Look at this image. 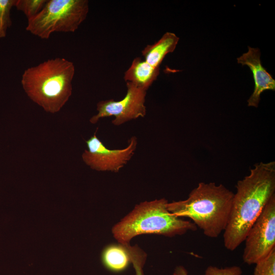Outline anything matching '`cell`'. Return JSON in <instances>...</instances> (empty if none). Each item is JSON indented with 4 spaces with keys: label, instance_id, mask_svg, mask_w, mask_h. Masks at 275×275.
Segmentation results:
<instances>
[{
    "label": "cell",
    "instance_id": "6da1fadb",
    "mask_svg": "<svg viewBox=\"0 0 275 275\" xmlns=\"http://www.w3.org/2000/svg\"><path fill=\"white\" fill-rule=\"evenodd\" d=\"M228 223L224 231L225 247L236 250L254 222L275 196V162H260L236 185Z\"/></svg>",
    "mask_w": 275,
    "mask_h": 275
},
{
    "label": "cell",
    "instance_id": "7a4b0ae2",
    "mask_svg": "<svg viewBox=\"0 0 275 275\" xmlns=\"http://www.w3.org/2000/svg\"><path fill=\"white\" fill-rule=\"evenodd\" d=\"M233 196L223 184L200 182L186 199L168 202L167 207L175 216L190 218L205 236L214 238L227 227Z\"/></svg>",
    "mask_w": 275,
    "mask_h": 275
},
{
    "label": "cell",
    "instance_id": "3957f363",
    "mask_svg": "<svg viewBox=\"0 0 275 275\" xmlns=\"http://www.w3.org/2000/svg\"><path fill=\"white\" fill-rule=\"evenodd\" d=\"M75 74L73 63L65 59H50L26 69L21 84L28 96L45 111H60L71 96Z\"/></svg>",
    "mask_w": 275,
    "mask_h": 275
},
{
    "label": "cell",
    "instance_id": "277c9868",
    "mask_svg": "<svg viewBox=\"0 0 275 275\" xmlns=\"http://www.w3.org/2000/svg\"><path fill=\"white\" fill-rule=\"evenodd\" d=\"M164 198L145 201L133 209L112 228L113 237L119 243L125 245L134 237L152 234L172 237L197 230L196 225L171 213L167 209Z\"/></svg>",
    "mask_w": 275,
    "mask_h": 275
},
{
    "label": "cell",
    "instance_id": "5b68a950",
    "mask_svg": "<svg viewBox=\"0 0 275 275\" xmlns=\"http://www.w3.org/2000/svg\"><path fill=\"white\" fill-rule=\"evenodd\" d=\"M87 0H47L42 10L28 20L26 30L42 39L54 32H74L86 19Z\"/></svg>",
    "mask_w": 275,
    "mask_h": 275
},
{
    "label": "cell",
    "instance_id": "8992f818",
    "mask_svg": "<svg viewBox=\"0 0 275 275\" xmlns=\"http://www.w3.org/2000/svg\"><path fill=\"white\" fill-rule=\"evenodd\" d=\"M244 241L242 259L248 265L256 264L275 250V196L252 225Z\"/></svg>",
    "mask_w": 275,
    "mask_h": 275
},
{
    "label": "cell",
    "instance_id": "52a82bcc",
    "mask_svg": "<svg viewBox=\"0 0 275 275\" xmlns=\"http://www.w3.org/2000/svg\"><path fill=\"white\" fill-rule=\"evenodd\" d=\"M126 94L121 100L108 99L97 103L98 113L90 118L91 123L95 124L101 118L113 116V124L119 126L146 115L145 103L147 91L130 82H126Z\"/></svg>",
    "mask_w": 275,
    "mask_h": 275
},
{
    "label": "cell",
    "instance_id": "ba28073f",
    "mask_svg": "<svg viewBox=\"0 0 275 275\" xmlns=\"http://www.w3.org/2000/svg\"><path fill=\"white\" fill-rule=\"evenodd\" d=\"M88 147L82 154L84 162L91 169L101 172H119L134 155L138 140L132 136L122 149L106 148L96 135V131L86 141Z\"/></svg>",
    "mask_w": 275,
    "mask_h": 275
},
{
    "label": "cell",
    "instance_id": "9c48e42d",
    "mask_svg": "<svg viewBox=\"0 0 275 275\" xmlns=\"http://www.w3.org/2000/svg\"><path fill=\"white\" fill-rule=\"evenodd\" d=\"M237 63L248 66L253 73L254 90L248 103L249 106L257 107L261 94L264 91H274L275 80L262 65L258 48L249 46L248 52L237 58Z\"/></svg>",
    "mask_w": 275,
    "mask_h": 275
},
{
    "label": "cell",
    "instance_id": "30bf717a",
    "mask_svg": "<svg viewBox=\"0 0 275 275\" xmlns=\"http://www.w3.org/2000/svg\"><path fill=\"white\" fill-rule=\"evenodd\" d=\"M159 68H155L140 57L134 59L125 71L124 79L142 90L147 91L157 79Z\"/></svg>",
    "mask_w": 275,
    "mask_h": 275
},
{
    "label": "cell",
    "instance_id": "8fae6325",
    "mask_svg": "<svg viewBox=\"0 0 275 275\" xmlns=\"http://www.w3.org/2000/svg\"><path fill=\"white\" fill-rule=\"evenodd\" d=\"M179 40L174 33H166L157 42L144 48L142 51L144 59L152 66L159 68L166 55L174 51Z\"/></svg>",
    "mask_w": 275,
    "mask_h": 275
},
{
    "label": "cell",
    "instance_id": "7c38bea8",
    "mask_svg": "<svg viewBox=\"0 0 275 275\" xmlns=\"http://www.w3.org/2000/svg\"><path fill=\"white\" fill-rule=\"evenodd\" d=\"M104 265L113 271H121L127 268L131 260L126 245L119 243L108 245L103 251Z\"/></svg>",
    "mask_w": 275,
    "mask_h": 275
},
{
    "label": "cell",
    "instance_id": "4fadbf2b",
    "mask_svg": "<svg viewBox=\"0 0 275 275\" xmlns=\"http://www.w3.org/2000/svg\"><path fill=\"white\" fill-rule=\"evenodd\" d=\"M172 275H188L187 270L182 265H178ZM205 275H242L241 268L234 265L225 268L210 265L206 269Z\"/></svg>",
    "mask_w": 275,
    "mask_h": 275
},
{
    "label": "cell",
    "instance_id": "5bb4252c",
    "mask_svg": "<svg viewBox=\"0 0 275 275\" xmlns=\"http://www.w3.org/2000/svg\"><path fill=\"white\" fill-rule=\"evenodd\" d=\"M47 0H16L15 7L29 20L36 16L43 8Z\"/></svg>",
    "mask_w": 275,
    "mask_h": 275
},
{
    "label": "cell",
    "instance_id": "9a60e30c",
    "mask_svg": "<svg viewBox=\"0 0 275 275\" xmlns=\"http://www.w3.org/2000/svg\"><path fill=\"white\" fill-rule=\"evenodd\" d=\"M16 0H0V38L5 37L11 25L10 12Z\"/></svg>",
    "mask_w": 275,
    "mask_h": 275
},
{
    "label": "cell",
    "instance_id": "2e32d148",
    "mask_svg": "<svg viewBox=\"0 0 275 275\" xmlns=\"http://www.w3.org/2000/svg\"><path fill=\"white\" fill-rule=\"evenodd\" d=\"M131 263H132L136 275H144L143 267L147 258L146 253L136 244L126 246Z\"/></svg>",
    "mask_w": 275,
    "mask_h": 275
},
{
    "label": "cell",
    "instance_id": "e0dca14e",
    "mask_svg": "<svg viewBox=\"0 0 275 275\" xmlns=\"http://www.w3.org/2000/svg\"><path fill=\"white\" fill-rule=\"evenodd\" d=\"M253 275H275V250L255 264Z\"/></svg>",
    "mask_w": 275,
    "mask_h": 275
}]
</instances>
